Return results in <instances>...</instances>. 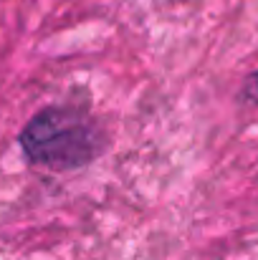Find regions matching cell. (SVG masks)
Returning a JSON list of instances; mask_svg holds the SVG:
<instances>
[{
    "label": "cell",
    "instance_id": "6da1fadb",
    "mask_svg": "<svg viewBox=\"0 0 258 260\" xmlns=\"http://www.w3.org/2000/svg\"><path fill=\"white\" fill-rule=\"evenodd\" d=\"M28 162L71 172L91 165L104 149V134L99 124L74 106H48L38 111L18 137Z\"/></svg>",
    "mask_w": 258,
    "mask_h": 260
},
{
    "label": "cell",
    "instance_id": "7a4b0ae2",
    "mask_svg": "<svg viewBox=\"0 0 258 260\" xmlns=\"http://www.w3.org/2000/svg\"><path fill=\"white\" fill-rule=\"evenodd\" d=\"M241 101L243 104H251V106H258V69L253 74H248L246 76V81H243V86H241Z\"/></svg>",
    "mask_w": 258,
    "mask_h": 260
}]
</instances>
